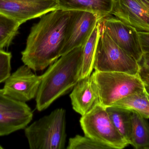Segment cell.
I'll return each mask as SVG.
<instances>
[{
	"label": "cell",
	"mask_w": 149,
	"mask_h": 149,
	"mask_svg": "<svg viewBox=\"0 0 149 149\" xmlns=\"http://www.w3.org/2000/svg\"><path fill=\"white\" fill-rule=\"evenodd\" d=\"M70 16V10L58 9L41 17L31 28L22 52L24 65L43 71L60 58Z\"/></svg>",
	"instance_id": "cell-1"
},
{
	"label": "cell",
	"mask_w": 149,
	"mask_h": 149,
	"mask_svg": "<svg viewBox=\"0 0 149 149\" xmlns=\"http://www.w3.org/2000/svg\"><path fill=\"white\" fill-rule=\"evenodd\" d=\"M82 46L60 57L41 75V82L36 96L38 111L48 108L59 97L73 88L79 80Z\"/></svg>",
	"instance_id": "cell-2"
},
{
	"label": "cell",
	"mask_w": 149,
	"mask_h": 149,
	"mask_svg": "<svg viewBox=\"0 0 149 149\" xmlns=\"http://www.w3.org/2000/svg\"><path fill=\"white\" fill-rule=\"evenodd\" d=\"M24 134L31 149H64L67 137L65 110H53L27 126Z\"/></svg>",
	"instance_id": "cell-3"
},
{
	"label": "cell",
	"mask_w": 149,
	"mask_h": 149,
	"mask_svg": "<svg viewBox=\"0 0 149 149\" xmlns=\"http://www.w3.org/2000/svg\"><path fill=\"white\" fill-rule=\"evenodd\" d=\"M91 76L98 89L101 105L106 108L128 95L146 90L138 74L95 71Z\"/></svg>",
	"instance_id": "cell-4"
},
{
	"label": "cell",
	"mask_w": 149,
	"mask_h": 149,
	"mask_svg": "<svg viewBox=\"0 0 149 149\" xmlns=\"http://www.w3.org/2000/svg\"><path fill=\"white\" fill-rule=\"evenodd\" d=\"M95 53L94 69L102 72H118L138 74V62L118 46L101 27Z\"/></svg>",
	"instance_id": "cell-5"
},
{
	"label": "cell",
	"mask_w": 149,
	"mask_h": 149,
	"mask_svg": "<svg viewBox=\"0 0 149 149\" xmlns=\"http://www.w3.org/2000/svg\"><path fill=\"white\" fill-rule=\"evenodd\" d=\"M80 123L85 135L110 149H123L129 145L113 124L106 108L102 105L81 116Z\"/></svg>",
	"instance_id": "cell-6"
},
{
	"label": "cell",
	"mask_w": 149,
	"mask_h": 149,
	"mask_svg": "<svg viewBox=\"0 0 149 149\" xmlns=\"http://www.w3.org/2000/svg\"><path fill=\"white\" fill-rule=\"evenodd\" d=\"M103 30L118 46L139 63L143 55L138 31L110 15L99 20Z\"/></svg>",
	"instance_id": "cell-7"
},
{
	"label": "cell",
	"mask_w": 149,
	"mask_h": 149,
	"mask_svg": "<svg viewBox=\"0 0 149 149\" xmlns=\"http://www.w3.org/2000/svg\"><path fill=\"white\" fill-rule=\"evenodd\" d=\"M58 9V0H0V13L21 25Z\"/></svg>",
	"instance_id": "cell-8"
},
{
	"label": "cell",
	"mask_w": 149,
	"mask_h": 149,
	"mask_svg": "<svg viewBox=\"0 0 149 149\" xmlns=\"http://www.w3.org/2000/svg\"><path fill=\"white\" fill-rule=\"evenodd\" d=\"M94 13L83 10H70L65 41L61 56L82 46L100 20Z\"/></svg>",
	"instance_id": "cell-9"
},
{
	"label": "cell",
	"mask_w": 149,
	"mask_h": 149,
	"mask_svg": "<svg viewBox=\"0 0 149 149\" xmlns=\"http://www.w3.org/2000/svg\"><path fill=\"white\" fill-rule=\"evenodd\" d=\"M40 82L41 76L36 75L24 64L5 80L3 92L14 100L26 103L36 98Z\"/></svg>",
	"instance_id": "cell-10"
},
{
	"label": "cell",
	"mask_w": 149,
	"mask_h": 149,
	"mask_svg": "<svg viewBox=\"0 0 149 149\" xmlns=\"http://www.w3.org/2000/svg\"><path fill=\"white\" fill-rule=\"evenodd\" d=\"M111 15L138 31L149 32V0H113Z\"/></svg>",
	"instance_id": "cell-11"
},
{
	"label": "cell",
	"mask_w": 149,
	"mask_h": 149,
	"mask_svg": "<svg viewBox=\"0 0 149 149\" xmlns=\"http://www.w3.org/2000/svg\"><path fill=\"white\" fill-rule=\"evenodd\" d=\"M70 98L73 109L81 116L101 105L98 89L91 75L79 80Z\"/></svg>",
	"instance_id": "cell-12"
},
{
	"label": "cell",
	"mask_w": 149,
	"mask_h": 149,
	"mask_svg": "<svg viewBox=\"0 0 149 149\" xmlns=\"http://www.w3.org/2000/svg\"><path fill=\"white\" fill-rule=\"evenodd\" d=\"M59 8L64 10L89 11L100 19L111 15L113 0H58Z\"/></svg>",
	"instance_id": "cell-13"
},
{
	"label": "cell",
	"mask_w": 149,
	"mask_h": 149,
	"mask_svg": "<svg viewBox=\"0 0 149 149\" xmlns=\"http://www.w3.org/2000/svg\"><path fill=\"white\" fill-rule=\"evenodd\" d=\"M31 109L0 112V136L24 129L32 120Z\"/></svg>",
	"instance_id": "cell-14"
},
{
	"label": "cell",
	"mask_w": 149,
	"mask_h": 149,
	"mask_svg": "<svg viewBox=\"0 0 149 149\" xmlns=\"http://www.w3.org/2000/svg\"><path fill=\"white\" fill-rule=\"evenodd\" d=\"M99 36L100 27L98 22L91 35L82 46L81 68L79 80L90 76L92 74L94 69Z\"/></svg>",
	"instance_id": "cell-15"
},
{
	"label": "cell",
	"mask_w": 149,
	"mask_h": 149,
	"mask_svg": "<svg viewBox=\"0 0 149 149\" xmlns=\"http://www.w3.org/2000/svg\"><path fill=\"white\" fill-rule=\"evenodd\" d=\"M131 121L130 145L136 149H149V123L147 119L132 112Z\"/></svg>",
	"instance_id": "cell-16"
},
{
	"label": "cell",
	"mask_w": 149,
	"mask_h": 149,
	"mask_svg": "<svg viewBox=\"0 0 149 149\" xmlns=\"http://www.w3.org/2000/svg\"><path fill=\"white\" fill-rule=\"evenodd\" d=\"M136 112L146 119H149V98L147 91L132 94L116 101L112 106Z\"/></svg>",
	"instance_id": "cell-17"
},
{
	"label": "cell",
	"mask_w": 149,
	"mask_h": 149,
	"mask_svg": "<svg viewBox=\"0 0 149 149\" xmlns=\"http://www.w3.org/2000/svg\"><path fill=\"white\" fill-rule=\"evenodd\" d=\"M106 108L113 124L130 145L132 111L114 106H110Z\"/></svg>",
	"instance_id": "cell-18"
},
{
	"label": "cell",
	"mask_w": 149,
	"mask_h": 149,
	"mask_svg": "<svg viewBox=\"0 0 149 149\" xmlns=\"http://www.w3.org/2000/svg\"><path fill=\"white\" fill-rule=\"evenodd\" d=\"M20 25L18 22L0 13V50L10 45Z\"/></svg>",
	"instance_id": "cell-19"
},
{
	"label": "cell",
	"mask_w": 149,
	"mask_h": 149,
	"mask_svg": "<svg viewBox=\"0 0 149 149\" xmlns=\"http://www.w3.org/2000/svg\"><path fill=\"white\" fill-rule=\"evenodd\" d=\"M67 149H107L108 147L86 136L77 135L70 138Z\"/></svg>",
	"instance_id": "cell-20"
},
{
	"label": "cell",
	"mask_w": 149,
	"mask_h": 149,
	"mask_svg": "<svg viewBox=\"0 0 149 149\" xmlns=\"http://www.w3.org/2000/svg\"><path fill=\"white\" fill-rule=\"evenodd\" d=\"M30 109L26 103L16 101L5 95L0 88V112Z\"/></svg>",
	"instance_id": "cell-21"
},
{
	"label": "cell",
	"mask_w": 149,
	"mask_h": 149,
	"mask_svg": "<svg viewBox=\"0 0 149 149\" xmlns=\"http://www.w3.org/2000/svg\"><path fill=\"white\" fill-rule=\"evenodd\" d=\"M11 57L10 52L0 50V84L10 75Z\"/></svg>",
	"instance_id": "cell-22"
},
{
	"label": "cell",
	"mask_w": 149,
	"mask_h": 149,
	"mask_svg": "<svg viewBox=\"0 0 149 149\" xmlns=\"http://www.w3.org/2000/svg\"><path fill=\"white\" fill-rule=\"evenodd\" d=\"M138 64V75L145 85V87L149 88V54L143 53L142 58Z\"/></svg>",
	"instance_id": "cell-23"
},
{
	"label": "cell",
	"mask_w": 149,
	"mask_h": 149,
	"mask_svg": "<svg viewBox=\"0 0 149 149\" xmlns=\"http://www.w3.org/2000/svg\"><path fill=\"white\" fill-rule=\"evenodd\" d=\"M138 34L143 53L149 54V32L138 31Z\"/></svg>",
	"instance_id": "cell-24"
},
{
	"label": "cell",
	"mask_w": 149,
	"mask_h": 149,
	"mask_svg": "<svg viewBox=\"0 0 149 149\" xmlns=\"http://www.w3.org/2000/svg\"><path fill=\"white\" fill-rule=\"evenodd\" d=\"M146 88V90L147 91V93H148V94L149 95V87H145Z\"/></svg>",
	"instance_id": "cell-25"
},
{
	"label": "cell",
	"mask_w": 149,
	"mask_h": 149,
	"mask_svg": "<svg viewBox=\"0 0 149 149\" xmlns=\"http://www.w3.org/2000/svg\"><path fill=\"white\" fill-rule=\"evenodd\" d=\"M3 147L0 144V149H3Z\"/></svg>",
	"instance_id": "cell-26"
},
{
	"label": "cell",
	"mask_w": 149,
	"mask_h": 149,
	"mask_svg": "<svg viewBox=\"0 0 149 149\" xmlns=\"http://www.w3.org/2000/svg\"><path fill=\"white\" fill-rule=\"evenodd\" d=\"M148 96H149V95H148Z\"/></svg>",
	"instance_id": "cell-27"
}]
</instances>
